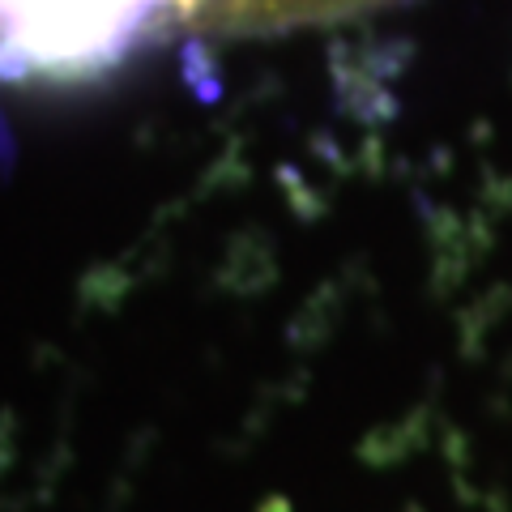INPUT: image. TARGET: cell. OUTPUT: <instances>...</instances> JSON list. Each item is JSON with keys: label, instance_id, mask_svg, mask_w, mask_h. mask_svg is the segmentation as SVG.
<instances>
[{"label": "cell", "instance_id": "6da1fadb", "mask_svg": "<svg viewBox=\"0 0 512 512\" xmlns=\"http://www.w3.org/2000/svg\"><path fill=\"white\" fill-rule=\"evenodd\" d=\"M406 0H0V82H90L171 39H265Z\"/></svg>", "mask_w": 512, "mask_h": 512}]
</instances>
